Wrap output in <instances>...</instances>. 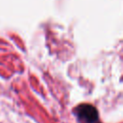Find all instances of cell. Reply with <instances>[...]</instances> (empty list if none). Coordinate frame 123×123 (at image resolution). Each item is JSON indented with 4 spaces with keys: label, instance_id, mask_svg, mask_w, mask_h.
Here are the masks:
<instances>
[{
    "label": "cell",
    "instance_id": "1",
    "mask_svg": "<svg viewBox=\"0 0 123 123\" xmlns=\"http://www.w3.org/2000/svg\"><path fill=\"white\" fill-rule=\"evenodd\" d=\"M80 123H101L97 109L90 104H81L74 110Z\"/></svg>",
    "mask_w": 123,
    "mask_h": 123
}]
</instances>
